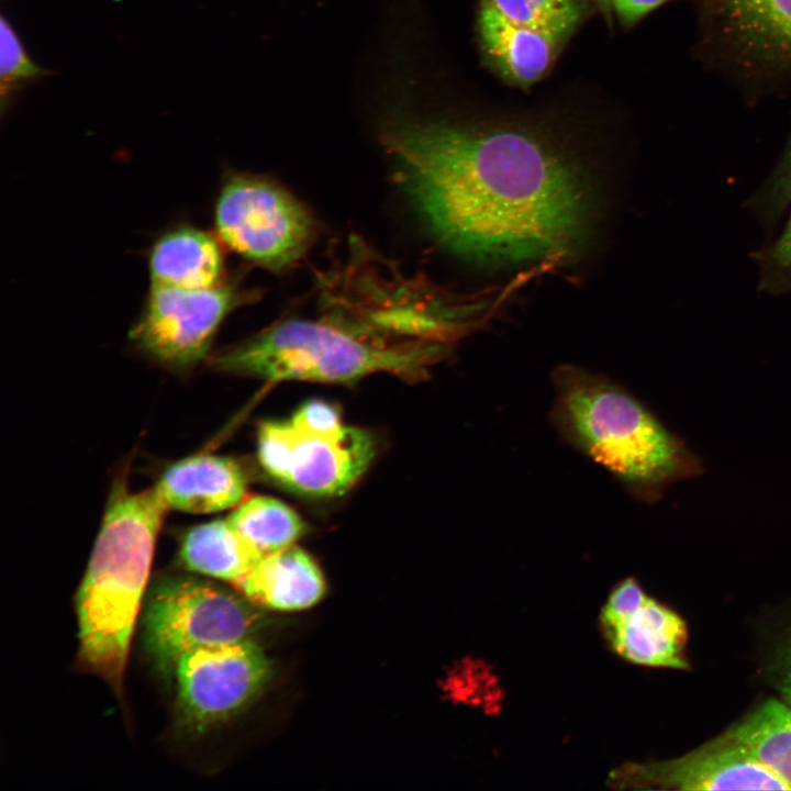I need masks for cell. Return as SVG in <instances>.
I'll return each mask as SVG.
<instances>
[{
  "label": "cell",
  "mask_w": 791,
  "mask_h": 791,
  "mask_svg": "<svg viewBox=\"0 0 791 791\" xmlns=\"http://www.w3.org/2000/svg\"><path fill=\"white\" fill-rule=\"evenodd\" d=\"M381 142L431 234L491 266L567 263L587 248L598 211L592 168L538 131L404 114Z\"/></svg>",
  "instance_id": "6da1fadb"
},
{
  "label": "cell",
  "mask_w": 791,
  "mask_h": 791,
  "mask_svg": "<svg viewBox=\"0 0 791 791\" xmlns=\"http://www.w3.org/2000/svg\"><path fill=\"white\" fill-rule=\"evenodd\" d=\"M167 510L156 487L138 492L118 487L77 593L79 661L118 694Z\"/></svg>",
  "instance_id": "7a4b0ae2"
},
{
  "label": "cell",
  "mask_w": 791,
  "mask_h": 791,
  "mask_svg": "<svg viewBox=\"0 0 791 791\" xmlns=\"http://www.w3.org/2000/svg\"><path fill=\"white\" fill-rule=\"evenodd\" d=\"M552 382L556 433L633 495L649 497L680 474L679 442L624 387L569 364L553 370Z\"/></svg>",
  "instance_id": "3957f363"
},
{
  "label": "cell",
  "mask_w": 791,
  "mask_h": 791,
  "mask_svg": "<svg viewBox=\"0 0 791 791\" xmlns=\"http://www.w3.org/2000/svg\"><path fill=\"white\" fill-rule=\"evenodd\" d=\"M446 352V343H393L356 325L289 320L222 352L214 364L221 370L270 381L347 382L375 372L422 378Z\"/></svg>",
  "instance_id": "277c9868"
},
{
  "label": "cell",
  "mask_w": 791,
  "mask_h": 791,
  "mask_svg": "<svg viewBox=\"0 0 791 791\" xmlns=\"http://www.w3.org/2000/svg\"><path fill=\"white\" fill-rule=\"evenodd\" d=\"M247 598L190 577L165 578L152 589L143 614L146 649L169 671L200 647L250 640L263 614Z\"/></svg>",
  "instance_id": "5b68a950"
},
{
  "label": "cell",
  "mask_w": 791,
  "mask_h": 791,
  "mask_svg": "<svg viewBox=\"0 0 791 791\" xmlns=\"http://www.w3.org/2000/svg\"><path fill=\"white\" fill-rule=\"evenodd\" d=\"M221 239L238 255L269 269L299 260L311 245L315 223L292 194L254 176L231 177L214 209Z\"/></svg>",
  "instance_id": "8992f818"
},
{
  "label": "cell",
  "mask_w": 791,
  "mask_h": 791,
  "mask_svg": "<svg viewBox=\"0 0 791 791\" xmlns=\"http://www.w3.org/2000/svg\"><path fill=\"white\" fill-rule=\"evenodd\" d=\"M375 455L371 437L359 428L315 432L287 421H265L257 430V457L282 487L309 497L347 491Z\"/></svg>",
  "instance_id": "52a82bcc"
},
{
  "label": "cell",
  "mask_w": 791,
  "mask_h": 791,
  "mask_svg": "<svg viewBox=\"0 0 791 791\" xmlns=\"http://www.w3.org/2000/svg\"><path fill=\"white\" fill-rule=\"evenodd\" d=\"M244 300L229 283L202 289L152 283L131 338L142 352L167 366H193L207 356L226 314Z\"/></svg>",
  "instance_id": "ba28073f"
},
{
  "label": "cell",
  "mask_w": 791,
  "mask_h": 791,
  "mask_svg": "<svg viewBox=\"0 0 791 791\" xmlns=\"http://www.w3.org/2000/svg\"><path fill=\"white\" fill-rule=\"evenodd\" d=\"M172 671L180 720L201 732L248 703L269 678L270 665L255 643L244 640L191 650Z\"/></svg>",
  "instance_id": "9c48e42d"
},
{
  "label": "cell",
  "mask_w": 791,
  "mask_h": 791,
  "mask_svg": "<svg viewBox=\"0 0 791 791\" xmlns=\"http://www.w3.org/2000/svg\"><path fill=\"white\" fill-rule=\"evenodd\" d=\"M614 789L790 790L726 732L684 756L624 764L608 777Z\"/></svg>",
  "instance_id": "30bf717a"
},
{
  "label": "cell",
  "mask_w": 791,
  "mask_h": 791,
  "mask_svg": "<svg viewBox=\"0 0 791 791\" xmlns=\"http://www.w3.org/2000/svg\"><path fill=\"white\" fill-rule=\"evenodd\" d=\"M717 38L745 74L791 70V0H706Z\"/></svg>",
  "instance_id": "8fae6325"
},
{
  "label": "cell",
  "mask_w": 791,
  "mask_h": 791,
  "mask_svg": "<svg viewBox=\"0 0 791 791\" xmlns=\"http://www.w3.org/2000/svg\"><path fill=\"white\" fill-rule=\"evenodd\" d=\"M599 628L609 648L626 661L651 668H689L687 623L648 594L623 616L599 622Z\"/></svg>",
  "instance_id": "7c38bea8"
},
{
  "label": "cell",
  "mask_w": 791,
  "mask_h": 791,
  "mask_svg": "<svg viewBox=\"0 0 791 791\" xmlns=\"http://www.w3.org/2000/svg\"><path fill=\"white\" fill-rule=\"evenodd\" d=\"M155 487L168 509L213 513L242 502L246 477L229 457L199 454L167 467Z\"/></svg>",
  "instance_id": "4fadbf2b"
},
{
  "label": "cell",
  "mask_w": 791,
  "mask_h": 791,
  "mask_svg": "<svg viewBox=\"0 0 791 791\" xmlns=\"http://www.w3.org/2000/svg\"><path fill=\"white\" fill-rule=\"evenodd\" d=\"M478 29L482 49L493 68L524 86L545 74L573 31L512 25L481 8Z\"/></svg>",
  "instance_id": "5bb4252c"
},
{
  "label": "cell",
  "mask_w": 791,
  "mask_h": 791,
  "mask_svg": "<svg viewBox=\"0 0 791 791\" xmlns=\"http://www.w3.org/2000/svg\"><path fill=\"white\" fill-rule=\"evenodd\" d=\"M235 586L255 604L280 611L310 608L325 593L315 561L292 545L263 556Z\"/></svg>",
  "instance_id": "9a60e30c"
},
{
  "label": "cell",
  "mask_w": 791,
  "mask_h": 791,
  "mask_svg": "<svg viewBox=\"0 0 791 791\" xmlns=\"http://www.w3.org/2000/svg\"><path fill=\"white\" fill-rule=\"evenodd\" d=\"M152 283L202 289L221 283L223 255L218 241L192 226L159 236L149 253Z\"/></svg>",
  "instance_id": "2e32d148"
},
{
  "label": "cell",
  "mask_w": 791,
  "mask_h": 791,
  "mask_svg": "<svg viewBox=\"0 0 791 791\" xmlns=\"http://www.w3.org/2000/svg\"><path fill=\"white\" fill-rule=\"evenodd\" d=\"M261 557L227 520H215L189 528L182 535L179 546V558L185 568L234 584Z\"/></svg>",
  "instance_id": "e0dca14e"
},
{
  "label": "cell",
  "mask_w": 791,
  "mask_h": 791,
  "mask_svg": "<svg viewBox=\"0 0 791 791\" xmlns=\"http://www.w3.org/2000/svg\"><path fill=\"white\" fill-rule=\"evenodd\" d=\"M726 733L791 790V708L768 700Z\"/></svg>",
  "instance_id": "ac0fdd59"
},
{
  "label": "cell",
  "mask_w": 791,
  "mask_h": 791,
  "mask_svg": "<svg viewBox=\"0 0 791 791\" xmlns=\"http://www.w3.org/2000/svg\"><path fill=\"white\" fill-rule=\"evenodd\" d=\"M227 521L261 556L291 546L305 531L303 521L292 509L263 495L241 502Z\"/></svg>",
  "instance_id": "d6986e66"
},
{
  "label": "cell",
  "mask_w": 791,
  "mask_h": 791,
  "mask_svg": "<svg viewBox=\"0 0 791 791\" xmlns=\"http://www.w3.org/2000/svg\"><path fill=\"white\" fill-rule=\"evenodd\" d=\"M484 9L517 26L575 30L583 18L584 0H481Z\"/></svg>",
  "instance_id": "ffe728a7"
},
{
  "label": "cell",
  "mask_w": 791,
  "mask_h": 791,
  "mask_svg": "<svg viewBox=\"0 0 791 791\" xmlns=\"http://www.w3.org/2000/svg\"><path fill=\"white\" fill-rule=\"evenodd\" d=\"M44 74L45 70L29 57L19 36L2 15L0 22L1 107L7 105L19 88Z\"/></svg>",
  "instance_id": "44dd1931"
},
{
  "label": "cell",
  "mask_w": 791,
  "mask_h": 791,
  "mask_svg": "<svg viewBox=\"0 0 791 791\" xmlns=\"http://www.w3.org/2000/svg\"><path fill=\"white\" fill-rule=\"evenodd\" d=\"M290 421L299 427L324 433L336 432L344 426L338 410L321 400L302 404Z\"/></svg>",
  "instance_id": "7402d4cb"
},
{
  "label": "cell",
  "mask_w": 791,
  "mask_h": 791,
  "mask_svg": "<svg viewBox=\"0 0 791 791\" xmlns=\"http://www.w3.org/2000/svg\"><path fill=\"white\" fill-rule=\"evenodd\" d=\"M768 673L773 687L791 708V627L775 646Z\"/></svg>",
  "instance_id": "603a6c76"
},
{
  "label": "cell",
  "mask_w": 791,
  "mask_h": 791,
  "mask_svg": "<svg viewBox=\"0 0 791 791\" xmlns=\"http://www.w3.org/2000/svg\"><path fill=\"white\" fill-rule=\"evenodd\" d=\"M765 263L771 280L781 287H791V214L781 235L767 252Z\"/></svg>",
  "instance_id": "cb8c5ba5"
},
{
  "label": "cell",
  "mask_w": 791,
  "mask_h": 791,
  "mask_svg": "<svg viewBox=\"0 0 791 791\" xmlns=\"http://www.w3.org/2000/svg\"><path fill=\"white\" fill-rule=\"evenodd\" d=\"M768 197L773 211L791 200V142L769 186Z\"/></svg>",
  "instance_id": "d4e9b609"
},
{
  "label": "cell",
  "mask_w": 791,
  "mask_h": 791,
  "mask_svg": "<svg viewBox=\"0 0 791 791\" xmlns=\"http://www.w3.org/2000/svg\"><path fill=\"white\" fill-rule=\"evenodd\" d=\"M666 0H615L614 9L625 24H632Z\"/></svg>",
  "instance_id": "484cf974"
},
{
  "label": "cell",
  "mask_w": 791,
  "mask_h": 791,
  "mask_svg": "<svg viewBox=\"0 0 791 791\" xmlns=\"http://www.w3.org/2000/svg\"><path fill=\"white\" fill-rule=\"evenodd\" d=\"M601 5L606 8H614L615 0H597Z\"/></svg>",
  "instance_id": "4316f807"
}]
</instances>
